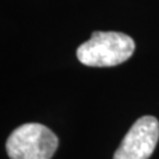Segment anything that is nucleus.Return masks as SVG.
<instances>
[{"instance_id": "7ed1b4c3", "label": "nucleus", "mask_w": 159, "mask_h": 159, "mask_svg": "<svg viewBox=\"0 0 159 159\" xmlns=\"http://www.w3.org/2000/svg\"><path fill=\"white\" fill-rule=\"evenodd\" d=\"M159 139V121L144 116L132 125L120 143L113 159H148Z\"/></svg>"}, {"instance_id": "f03ea898", "label": "nucleus", "mask_w": 159, "mask_h": 159, "mask_svg": "<svg viewBox=\"0 0 159 159\" xmlns=\"http://www.w3.org/2000/svg\"><path fill=\"white\" fill-rule=\"evenodd\" d=\"M57 148V136L37 123L19 126L6 142V151L11 159H51Z\"/></svg>"}, {"instance_id": "f257e3e1", "label": "nucleus", "mask_w": 159, "mask_h": 159, "mask_svg": "<svg viewBox=\"0 0 159 159\" xmlns=\"http://www.w3.org/2000/svg\"><path fill=\"white\" fill-rule=\"evenodd\" d=\"M136 48L130 35L121 32H93L92 37L78 47L77 58L92 67H108L126 61Z\"/></svg>"}]
</instances>
